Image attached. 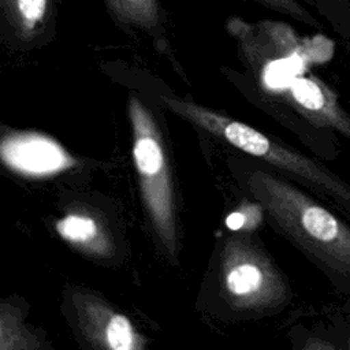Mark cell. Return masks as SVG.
I'll return each instance as SVG.
<instances>
[{
  "instance_id": "obj_1",
  "label": "cell",
  "mask_w": 350,
  "mask_h": 350,
  "mask_svg": "<svg viewBox=\"0 0 350 350\" xmlns=\"http://www.w3.org/2000/svg\"><path fill=\"white\" fill-rule=\"evenodd\" d=\"M246 185L278 230L338 278L350 279V226L287 179L254 170Z\"/></svg>"
},
{
  "instance_id": "obj_2",
  "label": "cell",
  "mask_w": 350,
  "mask_h": 350,
  "mask_svg": "<svg viewBox=\"0 0 350 350\" xmlns=\"http://www.w3.org/2000/svg\"><path fill=\"white\" fill-rule=\"evenodd\" d=\"M159 98L172 113L298 179L350 215V185L321 163L212 108L178 96L159 94Z\"/></svg>"
},
{
  "instance_id": "obj_3",
  "label": "cell",
  "mask_w": 350,
  "mask_h": 350,
  "mask_svg": "<svg viewBox=\"0 0 350 350\" xmlns=\"http://www.w3.org/2000/svg\"><path fill=\"white\" fill-rule=\"evenodd\" d=\"M127 113L131 126L133 161L144 208L161 245L171 257H176V204L163 134L150 109L134 94L129 97Z\"/></svg>"
},
{
  "instance_id": "obj_4",
  "label": "cell",
  "mask_w": 350,
  "mask_h": 350,
  "mask_svg": "<svg viewBox=\"0 0 350 350\" xmlns=\"http://www.w3.org/2000/svg\"><path fill=\"white\" fill-rule=\"evenodd\" d=\"M220 294L238 312H264L288 302L291 291L282 271L257 239L228 237L220 252Z\"/></svg>"
},
{
  "instance_id": "obj_5",
  "label": "cell",
  "mask_w": 350,
  "mask_h": 350,
  "mask_svg": "<svg viewBox=\"0 0 350 350\" xmlns=\"http://www.w3.org/2000/svg\"><path fill=\"white\" fill-rule=\"evenodd\" d=\"M71 305L77 329L92 350H146V339L133 321L103 297L75 290Z\"/></svg>"
},
{
  "instance_id": "obj_6",
  "label": "cell",
  "mask_w": 350,
  "mask_h": 350,
  "mask_svg": "<svg viewBox=\"0 0 350 350\" xmlns=\"http://www.w3.org/2000/svg\"><path fill=\"white\" fill-rule=\"evenodd\" d=\"M282 96L313 126L331 129L350 139V113L339 104L335 92L317 77L291 78Z\"/></svg>"
},
{
  "instance_id": "obj_7",
  "label": "cell",
  "mask_w": 350,
  "mask_h": 350,
  "mask_svg": "<svg viewBox=\"0 0 350 350\" xmlns=\"http://www.w3.org/2000/svg\"><path fill=\"white\" fill-rule=\"evenodd\" d=\"M56 234L79 253L94 258H109L116 246L108 226L97 213L85 209L68 211L53 223Z\"/></svg>"
},
{
  "instance_id": "obj_8",
  "label": "cell",
  "mask_w": 350,
  "mask_h": 350,
  "mask_svg": "<svg viewBox=\"0 0 350 350\" xmlns=\"http://www.w3.org/2000/svg\"><path fill=\"white\" fill-rule=\"evenodd\" d=\"M15 137L3 144V157L14 171L45 175L67 167L70 157L53 141L36 134Z\"/></svg>"
},
{
  "instance_id": "obj_9",
  "label": "cell",
  "mask_w": 350,
  "mask_h": 350,
  "mask_svg": "<svg viewBox=\"0 0 350 350\" xmlns=\"http://www.w3.org/2000/svg\"><path fill=\"white\" fill-rule=\"evenodd\" d=\"M1 14L14 34L23 42L37 38L48 23L53 0H0Z\"/></svg>"
},
{
  "instance_id": "obj_10",
  "label": "cell",
  "mask_w": 350,
  "mask_h": 350,
  "mask_svg": "<svg viewBox=\"0 0 350 350\" xmlns=\"http://www.w3.org/2000/svg\"><path fill=\"white\" fill-rule=\"evenodd\" d=\"M119 23L164 40V22L159 0H103Z\"/></svg>"
},
{
  "instance_id": "obj_11",
  "label": "cell",
  "mask_w": 350,
  "mask_h": 350,
  "mask_svg": "<svg viewBox=\"0 0 350 350\" xmlns=\"http://www.w3.org/2000/svg\"><path fill=\"white\" fill-rule=\"evenodd\" d=\"M21 306L3 301L0 304V350H41L44 335L25 320Z\"/></svg>"
},
{
  "instance_id": "obj_12",
  "label": "cell",
  "mask_w": 350,
  "mask_h": 350,
  "mask_svg": "<svg viewBox=\"0 0 350 350\" xmlns=\"http://www.w3.org/2000/svg\"><path fill=\"white\" fill-rule=\"evenodd\" d=\"M254 1L257 4H261L267 8H271L276 12L284 14L298 22H302L305 25L313 26V27H320L319 21L302 5L299 0H249Z\"/></svg>"
},
{
  "instance_id": "obj_13",
  "label": "cell",
  "mask_w": 350,
  "mask_h": 350,
  "mask_svg": "<svg viewBox=\"0 0 350 350\" xmlns=\"http://www.w3.org/2000/svg\"><path fill=\"white\" fill-rule=\"evenodd\" d=\"M299 350H343V349L338 347L328 339L310 335L302 342V345L299 346Z\"/></svg>"
},
{
  "instance_id": "obj_14",
  "label": "cell",
  "mask_w": 350,
  "mask_h": 350,
  "mask_svg": "<svg viewBox=\"0 0 350 350\" xmlns=\"http://www.w3.org/2000/svg\"><path fill=\"white\" fill-rule=\"evenodd\" d=\"M343 350H350V335L346 338V345L343 346Z\"/></svg>"
},
{
  "instance_id": "obj_15",
  "label": "cell",
  "mask_w": 350,
  "mask_h": 350,
  "mask_svg": "<svg viewBox=\"0 0 350 350\" xmlns=\"http://www.w3.org/2000/svg\"><path fill=\"white\" fill-rule=\"evenodd\" d=\"M329 1H342V0H329Z\"/></svg>"
}]
</instances>
